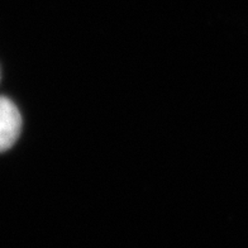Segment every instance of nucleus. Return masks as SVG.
<instances>
[{"label":"nucleus","instance_id":"obj_1","mask_svg":"<svg viewBox=\"0 0 248 248\" xmlns=\"http://www.w3.org/2000/svg\"><path fill=\"white\" fill-rule=\"evenodd\" d=\"M22 118L16 105L0 98V152L9 150L20 133Z\"/></svg>","mask_w":248,"mask_h":248}]
</instances>
